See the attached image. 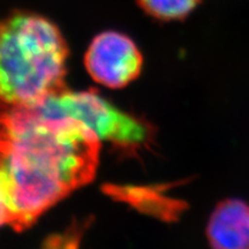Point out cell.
<instances>
[{
  "mask_svg": "<svg viewBox=\"0 0 249 249\" xmlns=\"http://www.w3.org/2000/svg\"><path fill=\"white\" fill-rule=\"evenodd\" d=\"M68 46L43 15L15 11L0 27V95L6 108L33 107L64 90Z\"/></svg>",
  "mask_w": 249,
  "mask_h": 249,
  "instance_id": "obj_2",
  "label": "cell"
},
{
  "mask_svg": "<svg viewBox=\"0 0 249 249\" xmlns=\"http://www.w3.org/2000/svg\"><path fill=\"white\" fill-rule=\"evenodd\" d=\"M145 14L158 21L183 20L197 7L201 0H136Z\"/></svg>",
  "mask_w": 249,
  "mask_h": 249,
  "instance_id": "obj_7",
  "label": "cell"
},
{
  "mask_svg": "<svg viewBox=\"0 0 249 249\" xmlns=\"http://www.w3.org/2000/svg\"><path fill=\"white\" fill-rule=\"evenodd\" d=\"M108 193L121 201L132 204L136 209L164 219H174L183 209V204L164 196L157 188L150 187H108Z\"/></svg>",
  "mask_w": 249,
  "mask_h": 249,
  "instance_id": "obj_6",
  "label": "cell"
},
{
  "mask_svg": "<svg viewBox=\"0 0 249 249\" xmlns=\"http://www.w3.org/2000/svg\"><path fill=\"white\" fill-rule=\"evenodd\" d=\"M213 249H249V205L238 198L214 208L207 226Z\"/></svg>",
  "mask_w": 249,
  "mask_h": 249,
  "instance_id": "obj_5",
  "label": "cell"
},
{
  "mask_svg": "<svg viewBox=\"0 0 249 249\" xmlns=\"http://www.w3.org/2000/svg\"><path fill=\"white\" fill-rule=\"evenodd\" d=\"M101 141L70 118L33 107L6 108L1 119V222L15 230L91 181Z\"/></svg>",
  "mask_w": 249,
  "mask_h": 249,
  "instance_id": "obj_1",
  "label": "cell"
},
{
  "mask_svg": "<svg viewBox=\"0 0 249 249\" xmlns=\"http://www.w3.org/2000/svg\"><path fill=\"white\" fill-rule=\"evenodd\" d=\"M85 66L95 82L120 89L140 75L143 57L130 37L107 30L92 38L85 54Z\"/></svg>",
  "mask_w": 249,
  "mask_h": 249,
  "instance_id": "obj_4",
  "label": "cell"
},
{
  "mask_svg": "<svg viewBox=\"0 0 249 249\" xmlns=\"http://www.w3.org/2000/svg\"><path fill=\"white\" fill-rule=\"evenodd\" d=\"M33 108L45 117L70 118L82 124L101 142L124 149L140 148L150 140L149 126L119 110L95 90L64 89Z\"/></svg>",
  "mask_w": 249,
  "mask_h": 249,
  "instance_id": "obj_3",
  "label": "cell"
}]
</instances>
